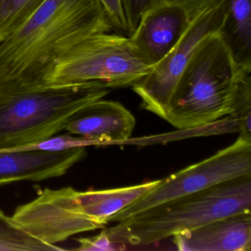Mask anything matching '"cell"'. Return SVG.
I'll list each match as a JSON object with an SVG mask.
<instances>
[{
    "label": "cell",
    "instance_id": "ba28073f",
    "mask_svg": "<svg viewBox=\"0 0 251 251\" xmlns=\"http://www.w3.org/2000/svg\"><path fill=\"white\" fill-rule=\"evenodd\" d=\"M77 192L70 186L45 189L31 202L19 206L11 217L27 233L50 245L105 227L83 212Z\"/></svg>",
    "mask_w": 251,
    "mask_h": 251
},
{
    "label": "cell",
    "instance_id": "52a82bcc",
    "mask_svg": "<svg viewBox=\"0 0 251 251\" xmlns=\"http://www.w3.org/2000/svg\"><path fill=\"white\" fill-rule=\"evenodd\" d=\"M225 4L226 0H220L194 18L176 46L132 86L147 111L164 120L176 84L197 45L208 35L220 30L224 20Z\"/></svg>",
    "mask_w": 251,
    "mask_h": 251
},
{
    "label": "cell",
    "instance_id": "5b68a950",
    "mask_svg": "<svg viewBox=\"0 0 251 251\" xmlns=\"http://www.w3.org/2000/svg\"><path fill=\"white\" fill-rule=\"evenodd\" d=\"M152 67L135 53L127 36L98 33L73 47L54 66L46 86H63L98 81L108 88L133 86Z\"/></svg>",
    "mask_w": 251,
    "mask_h": 251
},
{
    "label": "cell",
    "instance_id": "9a60e30c",
    "mask_svg": "<svg viewBox=\"0 0 251 251\" xmlns=\"http://www.w3.org/2000/svg\"><path fill=\"white\" fill-rule=\"evenodd\" d=\"M0 251H55L64 249L32 236L20 227L12 217H8L0 210Z\"/></svg>",
    "mask_w": 251,
    "mask_h": 251
},
{
    "label": "cell",
    "instance_id": "5bb4252c",
    "mask_svg": "<svg viewBox=\"0 0 251 251\" xmlns=\"http://www.w3.org/2000/svg\"><path fill=\"white\" fill-rule=\"evenodd\" d=\"M161 180L118 189L78 192L77 198L83 212L88 217L105 226L112 216L146 195Z\"/></svg>",
    "mask_w": 251,
    "mask_h": 251
},
{
    "label": "cell",
    "instance_id": "3957f363",
    "mask_svg": "<svg viewBox=\"0 0 251 251\" xmlns=\"http://www.w3.org/2000/svg\"><path fill=\"white\" fill-rule=\"evenodd\" d=\"M108 89L98 81L63 86L0 83V150L52 137L77 111L106 96Z\"/></svg>",
    "mask_w": 251,
    "mask_h": 251
},
{
    "label": "cell",
    "instance_id": "30bf717a",
    "mask_svg": "<svg viewBox=\"0 0 251 251\" xmlns=\"http://www.w3.org/2000/svg\"><path fill=\"white\" fill-rule=\"evenodd\" d=\"M86 155L85 148L62 152L0 150V185L60 177Z\"/></svg>",
    "mask_w": 251,
    "mask_h": 251
},
{
    "label": "cell",
    "instance_id": "ffe728a7",
    "mask_svg": "<svg viewBox=\"0 0 251 251\" xmlns=\"http://www.w3.org/2000/svg\"><path fill=\"white\" fill-rule=\"evenodd\" d=\"M113 29L129 35L122 0H100Z\"/></svg>",
    "mask_w": 251,
    "mask_h": 251
},
{
    "label": "cell",
    "instance_id": "8fae6325",
    "mask_svg": "<svg viewBox=\"0 0 251 251\" xmlns=\"http://www.w3.org/2000/svg\"><path fill=\"white\" fill-rule=\"evenodd\" d=\"M134 116L121 103L98 100L73 114L64 130L93 141L97 145L122 142L131 136Z\"/></svg>",
    "mask_w": 251,
    "mask_h": 251
},
{
    "label": "cell",
    "instance_id": "7402d4cb",
    "mask_svg": "<svg viewBox=\"0 0 251 251\" xmlns=\"http://www.w3.org/2000/svg\"><path fill=\"white\" fill-rule=\"evenodd\" d=\"M167 2L177 4L187 13L191 20L220 2V0H166Z\"/></svg>",
    "mask_w": 251,
    "mask_h": 251
},
{
    "label": "cell",
    "instance_id": "9c48e42d",
    "mask_svg": "<svg viewBox=\"0 0 251 251\" xmlns=\"http://www.w3.org/2000/svg\"><path fill=\"white\" fill-rule=\"evenodd\" d=\"M191 22L181 6L163 0L142 16L129 36L135 53L145 65L153 67L178 43Z\"/></svg>",
    "mask_w": 251,
    "mask_h": 251
},
{
    "label": "cell",
    "instance_id": "4fadbf2b",
    "mask_svg": "<svg viewBox=\"0 0 251 251\" xmlns=\"http://www.w3.org/2000/svg\"><path fill=\"white\" fill-rule=\"evenodd\" d=\"M218 33L239 70H251V0H226Z\"/></svg>",
    "mask_w": 251,
    "mask_h": 251
},
{
    "label": "cell",
    "instance_id": "44dd1931",
    "mask_svg": "<svg viewBox=\"0 0 251 251\" xmlns=\"http://www.w3.org/2000/svg\"><path fill=\"white\" fill-rule=\"evenodd\" d=\"M76 241L78 242L79 247L75 249V251H106L117 250L116 246L117 244L114 243L110 239L105 229L96 236H92V237L78 238Z\"/></svg>",
    "mask_w": 251,
    "mask_h": 251
},
{
    "label": "cell",
    "instance_id": "6da1fadb",
    "mask_svg": "<svg viewBox=\"0 0 251 251\" xmlns=\"http://www.w3.org/2000/svg\"><path fill=\"white\" fill-rule=\"evenodd\" d=\"M112 29L100 0H48L0 43V83L46 86L45 79L70 50Z\"/></svg>",
    "mask_w": 251,
    "mask_h": 251
},
{
    "label": "cell",
    "instance_id": "e0dca14e",
    "mask_svg": "<svg viewBox=\"0 0 251 251\" xmlns=\"http://www.w3.org/2000/svg\"><path fill=\"white\" fill-rule=\"evenodd\" d=\"M48 0H0V43L20 29Z\"/></svg>",
    "mask_w": 251,
    "mask_h": 251
},
{
    "label": "cell",
    "instance_id": "8992f818",
    "mask_svg": "<svg viewBox=\"0 0 251 251\" xmlns=\"http://www.w3.org/2000/svg\"><path fill=\"white\" fill-rule=\"evenodd\" d=\"M248 176H251V142L239 136L212 156L161 180L146 195L112 216L108 223H119L160 204Z\"/></svg>",
    "mask_w": 251,
    "mask_h": 251
},
{
    "label": "cell",
    "instance_id": "d6986e66",
    "mask_svg": "<svg viewBox=\"0 0 251 251\" xmlns=\"http://www.w3.org/2000/svg\"><path fill=\"white\" fill-rule=\"evenodd\" d=\"M162 1L163 0H122L126 21L128 26V36L134 31L142 16Z\"/></svg>",
    "mask_w": 251,
    "mask_h": 251
},
{
    "label": "cell",
    "instance_id": "2e32d148",
    "mask_svg": "<svg viewBox=\"0 0 251 251\" xmlns=\"http://www.w3.org/2000/svg\"><path fill=\"white\" fill-rule=\"evenodd\" d=\"M228 116L236 121L239 136L251 142V70H242L236 78Z\"/></svg>",
    "mask_w": 251,
    "mask_h": 251
},
{
    "label": "cell",
    "instance_id": "ac0fdd59",
    "mask_svg": "<svg viewBox=\"0 0 251 251\" xmlns=\"http://www.w3.org/2000/svg\"><path fill=\"white\" fill-rule=\"evenodd\" d=\"M89 145H97L93 141L86 139L83 136H73V134L61 135L52 136L45 140L40 141L36 143L30 144L19 148H10L11 151H39L45 152H62L75 148H85Z\"/></svg>",
    "mask_w": 251,
    "mask_h": 251
},
{
    "label": "cell",
    "instance_id": "277c9868",
    "mask_svg": "<svg viewBox=\"0 0 251 251\" xmlns=\"http://www.w3.org/2000/svg\"><path fill=\"white\" fill-rule=\"evenodd\" d=\"M241 71L218 32L208 35L197 45L183 70L164 120L188 130L228 116L232 91Z\"/></svg>",
    "mask_w": 251,
    "mask_h": 251
},
{
    "label": "cell",
    "instance_id": "7c38bea8",
    "mask_svg": "<svg viewBox=\"0 0 251 251\" xmlns=\"http://www.w3.org/2000/svg\"><path fill=\"white\" fill-rule=\"evenodd\" d=\"M173 237L179 251H251V212L219 219Z\"/></svg>",
    "mask_w": 251,
    "mask_h": 251
},
{
    "label": "cell",
    "instance_id": "7a4b0ae2",
    "mask_svg": "<svg viewBox=\"0 0 251 251\" xmlns=\"http://www.w3.org/2000/svg\"><path fill=\"white\" fill-rule=\"evenodd\" d=\"M251 212V176L145 210L105 229L117 245L142 246L233 214Z\"/></svg>",
    "mask_w": 251,
    "mask_h": 251
}]
</instances>
